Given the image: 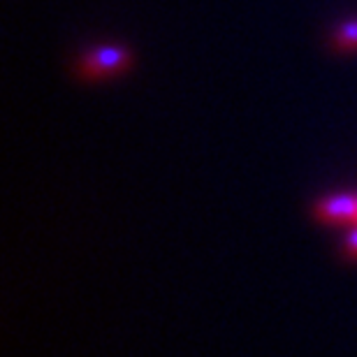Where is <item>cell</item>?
Segmentation results:
<instances>
[{
	"instance_id": "3",
	"label": "cell",
	"mask_w": 357,
	"mask_h": 357,
	"mask_svg": "<svg viewBox=\"0 0 357 357\" xmlns=\"http://www.w3.org/2000/svg\"><path fill=\"white\" fill-rule=\"evenodd\" d=\"M332 49L337 54L357 52V19H348L339 24L332 33Z\"/></svg>"
},
{
	"instance_id": "5",
	"label": "cell",
	"mask_w": 357,
	"mask_h": 357,
	"mask_svg": "<svg viewBox=\"0 0 357 357\" xmlns=\"http://www.w3.org/2000/svg\"><path fill=\"white\" fill-rule=\"evenodd\" d=\"M355 199H357V195H355Z\"/></svg>"
},
{
	"instance_id": "1",
	"label": "cell",
	"mask_w": 357,
	"mask_h": 357,
	"mask_svg": "<svg viewBox=\"0 0 357 357\" xmlns=\"http://www.w3.org/2000/svg\"><path fill=\"white\" fill-rule=\"evenodd\" d=\"M132 68V54L123 47L116 45H102L91 49L77 61L75 73L84 82H100L107 77L128 73Z\"/></svg>"
},
{
	"instance_id": "2",
	"label": "cell",
	"mask_w": 357,
	"mask_h": 357,
	"mask_svg": "<svg viewBox=\"0 0 357 357\" xmlns=\"http://www.w3.org/2000/svg\"><path fill=\"white\" fill-rule=\"evenodd\" d=\"M311 216L323 225H357V199L353 192H337L318 199Z\"/></svg>"
},
{
	"instance_id": "4",
	"label": "cell",
	"mask_w": 357,
	"mask_h": 357,
	"mask_svg": "<svg viewBox=\"0 0 357 357\" xmlns=\"http://www.w3.org/2000/svg\"><path fill=\"white\" fill-rule=\"evenodd\" d=\"M344 258L351 262H357V225L346 234V239H344Z\"/></svg>"
}]
</instances>
